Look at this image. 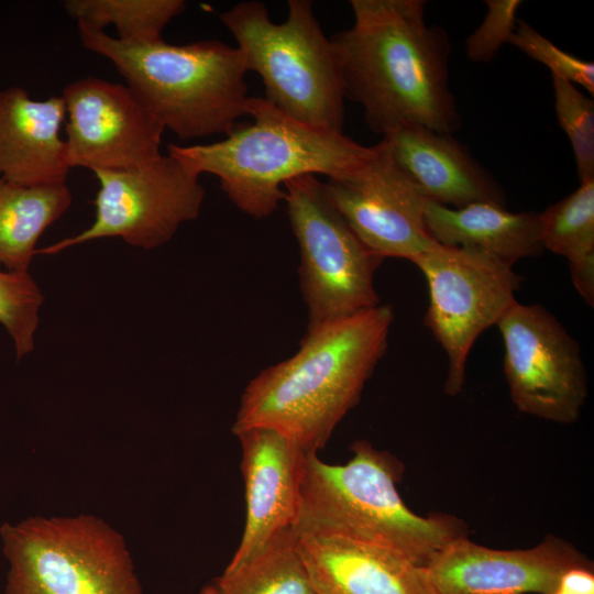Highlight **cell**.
<instances>
[{
    "instance_id": "52a82bcc",
    "label": "cell",
    "mask_w": 594,
    "mask_h": 594,
    "mask_svg": "<svg viewBox=\"0 0 594 594\" xmlns=\"http://www.w3.org/2000/svg\"><path fill=\"white\" fill-rule=\"evenodd\" d=\"M0 537L6 594H142L123 537L101 518L30 517Z\"/></svg>"
},
{
    "instance_id": "83f0119b",
    "label": "cell",
    "mask_w": 594,
    "mask_h": 594,
    "mask_svg": "<svg viewBox=\"0 0 594 594\" xmlns=\"http://www.w3.org/2000/svg\"><path fill=\"white\" fill-rule=\"evenodd\" d=\"M575 594H594V574L592 568L574 566L560 578L558 587Z\"/></svg>"
},
{
    "instance_id": "f1b7e54d",
    "label": "cell",
    "mask_w": 594,
    "mask_h": 594,
    "mask_svg": "<svg viewBox=\"0 0 594 594\" xmlns=\"http://www.w3.org/2000/svg\"><path fill=\"white\" fill-rule=\"evenodd\" d=\"M552 594H575V593L568 592V591L561 590V588H557Z\"/></svg>"
},
{
    "instance_id": "4fadbf2b",
    "label": "cell",
    "mask_w": 594,
    "mask_h": 594,
    "mask_svg": "<svg viewBox=\"0 0 594 594\" xmlns=\"http://www.w3.org/2000/svg\"><path fill=\"white\" fill-rule=\"evenodd\" d=\"M326 195L359 239L377 256L415 262L432 243L425 198L377 143L358 167L323 183Z\"/></svg>"
},
{
    "instance_id": "3957f363",
    "label": "cell",
    "mask_w": 594,
    "mask_h": 594,
    "mask_svg": "<svg viewBox=\"0 0 594 594\" xmlns=\"http://www.w3.org/2000/svg\"><path fill=\"white\" fill-rule=\"evenodd\" d=\"M344 464H329L318 452L302 455L297 534L336 536L385 547L426 566L447 543L466 536L452 516L415 514L400 497L403 464L386 451L359 440Z\"/></svg>"
},
{
    "instance_id": "6da1fadb",
    "label": "cell",
    "mask_w": 594,
    "mask_h": 594,
    "mask_svg": "<svg viewBox=\"0 0 594 594\" xmlns=\"http://www.w3.org/2000/svg\"><path fill=\"white\" fill-rule=\"evenodd\" d=\"M354 22L331 38L345 98L382 135L404 125L440 133L461 118L449 82L450 41L427 24L421 0H352Z\"/></svg>"
},
{
    "instance_id": "d4e9b609",
    "label": "cell",
    "mask_w": 594,
    "mask_h": 594,
    "mask_svg": "<svg viewBox=\"0 0 594 594\" xmlns=\"http://www.w3.org/2000/svg\"><path fill=\"white\" fill-rule=\"evenodd\" d=\"M554 110L573 148L580 183L594 179V102L571 81L552 76Z\"/></svg>"
},
{
    "instance_id": "7c38bea8",
    "label": "cell",
    "mask_w": 594,
    "mask_h": 594,
    "mask_svg": "<svg viewBox=\"0 0 594 594\" xmlns=\"http://www.w3.org/2000/svg\"><path fill=\"white\" fill-rule=\"evenodd\" d=\"M61 97L70 168L131 169L162 155L165 128L127 85L87 76L66 85Z\"/></svg>"
},
{
    "instance_id": "9a60e30c",
    "label": "cell",
    "mask_w": 594,
    "mask_h": 594,
    "mask_svg": "<svg viewBox=\"0 0 594 594\" xmlns=\"http://www.w3.org/2000/svg\"><path fill=\"white\" fill-rule=\"evenodd\" d=\"M241 447L245 522L227 569L255 557L282 531L294 528L304 452L284 433L251 427L234 433Z\"/></svg>"
},
{
    "instance_id": "ba28073f",
    "label": "cell",
    "mask_w": 594,
    "mask_h": 594,
    "mask_svg": "<svg viewBox=\"0 0 594 594\" xmlns=\"http://www.w3.org/2000/svg\"><path fill=\"white\" fill-rule=\"evenodd\" d=\"M300 251V288L311 330L381 305L374 275L383 258L354 233L315 175L284 185Z\"/></svg>"
},
{
    "instance_id": "4316f807",
    "label": "cell",
    "mask_w": 594,
    "mask_h": 594,
    "mask_svg": "<svg viewBox=\"0 0 594 594\" xmlns=\"http://www.w3.org/2000/svg\"><path fill=\"white\" fill-rule=\"evenodd\" d=\"M487 13L480 26L468 37L465 53L469 59L486 63L495 58L516 29V15L521 1L486 0Z\"/></svg>"
},
{
    "instance_id": "7402d4cb",
    "label": "cell",
    "mask_w": 594,
    "mask_h": 594,
    "mask_svg": "<svg viewBox=\"0 0 594 594\" xmlns=\"http://www.w3.org/2000/svg\"><path fill=\"white\" fill-rule=\"evenodd\" d=\"M199 594H317L294 528L277 535L255 557L205 585Z\"/></svg>"
},
{
    "instance_id": "484cf974",
    "label": "cell",
    "mask_w": 594,
    "mask_h": 594,
    "mask_svg": "<svg viewBox=\"0 0 594 594\" xmlns=\"http://www.w3.org/2000/svg\"><path fill=\"white\" fill-rule=\"evenodd\" d=\"M509 43L546 65L552 76L564 78L594 92V64L558 47L525 21H518Z\"/></svg>"
},
{
    "instance_id": "30bf717a",
    "label": "cell",
    "mask_w": 594,
    "mask_h": 594,
    "mask_svg": "<svg viewBox=\"0 0 594 594\" xmlns=\"http://www.w3.org/2000/svg\"><path fill=\"white\" fill-rule=\"evenodd\" d=\"M94 173L99 183L94 222L76 235L36 250V255L57 254L105 238L153 250L166 244L201 210L205 188L199 175L168 153L140 167Z\"/></svg>"
},
{
    "instance_id": "603a6c76",
    "label": "cell",
    "mask_w": 594,
    "mask_h": 594,
    "mask_svg": "<svg viewBox=\"0 0 594 594\" xmlns=\"http://www.w3.org/2000/svg\"><path fill=\"white\" fill-rule=\"evenodd\" d=\"M66 13L78 26L105 31L113 25L119 41L132 44L162 40L166 25L186 8L183 0H66Z\"/></svg>"
},
{
    "instance_id": "8992f818",
    "label": "cell",
    "mask_w": 594,
    "mask_h": 594,
    "mask_svg": "<svg viewBox=\"0 0 594 594\" xmlns=\"http://www.w3.org/2000/svg\"><path fill=\"white\" fill-rule=\"evenodd\" d=\"M282 23L264 3L242 1L219 14L234 36L248 72L256 73L265 99L310 127L343 133L344 85L332 43L309 0H289Z\"/></svg>"
},
{
    "instance_id": "9c48e42d",
    "label": "cell",
    "mask_w": 594,
    "mask_h": 594,
    "mask_svg": "<svg viewBox=\"0 0 594 594\" xmlns=\"http://www.w3.org/2000/svg\"><path fill=\"white\" fill-rule=\"evenodd\" d=\"M414 264L429 289L425 324L448 360L444 391L455 396L463 388L474 342L517 301L522 278L513 265L490 254L437 241Z\"/></svg>"
},
{
    "instance_id": "277c9868",
    "label": "cell",
    "mask_w": 594,
    "mask_h": 594,
    "mask_svg": "<svg viewBox=\"0 0 594 594\" xmlns=\"http://www.w3.org/2000/svg\"><path fill=\"white\" fill-rule=\"evenodd\" d=\"M252 123H237L227 138L209 144H168L167 153L197 175L212 174L241 211L255 219L273 215L284 201V185L305 175L346 173L374 153L343 133L302 123L270 103L250 97Z\"/></svg>"
},
{
    "instance_id": "2e32d148",
    "label": "cell",
    "mask_w": 594,
    "mask_h": 594,
    "mask_svg": "<svg viewBox=\"0 0 594 594\" xmlns=\"http://www.w3.org/2000/svg\"><path fill=\"white\" fill-rule=\"evenodd\" d=\"M296 535L317 594H437L426 568L397 551L336 536Z\"/></svg>"
},
{
    "instance_id": "8fae6325",
    "label": "cell",
    "mask_w": 594,
    "mask_h": 594,
    "mask_svg": "<svg viewBox=\"0 0 594 594\" xmlns=\"http://www.w3.org/2000/svg\"><path fill=\"white\" fill-rule=\"evenodd\" d=\"M496 326L516 408L552 422L576 421L587 396V374L575 339L539 304L516 301Z\"/></svg>"
},
{
    "instance_id": "cb8c5ba5",
    "label": "cell",
    "mask_w": 594,
    "mask_h": 594,
    "mask_svg": "<svg viewBox=\"0 0 594 594\" xmlns=\"http://www.w3.org/2000/svg\"><path fill=\"white\" fill-rule=\"evenodd\" d=\"M43 301L30 272L0 271V323L13 341L16 359L34 349Z\"/></svg>"
},
{
    "instance_id": "e0dca14e",
    "label": "cell",
    "mask_w": 594,
    "mask_h": 594,
    "mask_svg": "<svg viewBox=\"0 0 594 594\" xmlns=\"http://www.w3.org/2000/svg\"><path fill=\"white\" fill-rule=\"evenodd\" d=\"M378 144L427 200L450 208L480 201L506 206L498 183L452 134L410 124L384 134Z\"/></svg>"
},
{
    "instance_id": "ffe728a7",
    "label": "cell",
    "mask_w": 594,
    "mask_h": 594,
    "mask_svg": "<svg viewBox=\"0 0 594 594\" xmlns=\"http://www.w3.org/2000/svg\"><path fill=\"white\" fill-rule=\"evenodd\" d=\"M72 201L66 183L25 186L0 177V266L29 272L37 241Z\"/></svg>"
},
{
    "instance_id": "7a4b0ae2",
    "label": "cell",
    "mask_w": 594,
    "mask_h": 594,
    "mask_svg": "<svg viewBox=\"0 0 594 594\" xmlns=\"http://www.w3.org/2000/svg\"><path fill=\"white\" fill-rule=\"evenodd\" d=\"M393 320L392 307L381 304L307 330L294 355L246 385L233 433L266 427L304 452L324 448L386 352Z\"/></svg>"
},
{
    "instance_id": "ac0fdd59",
    "label": "cell",
    "mask_w": 594,
    "mask_h": 594,
    "mask_svg": "<svg viewBox=\"0 0 594 594\" xmlns=\"http://www.w3.org/2000/svg\"><path fill=\"white\" fill-rule=\"evenodd\" d=\"M64 120L61 96L36 100L22 87L0 90V177L25 186L65 184L72 168Z\"/></svg>"
},
{
    "instance_id": "d6986e66",
    "label": "cell",
    "mask_w": 594,
    "mask_h": 594,
    "mask_svg": "<svg viewBox=\"0 0 594 594\" xmlns=\"http://www.w3.org/2000/svg\"><path fill=\"white\" fill-rule=\"evenodd\" d=\"M424 215L429 234L443 245L477 250L510 265L543 251L539 213L487 201L450 208L426 199Z\"/></svg>"
},
{
    "instance_id": "44dd1931",
    "label": "cell",
    "mask_w": 594,
    "mask_h": 594,
    "mask_svg": "<svg viewBox=\"0 0 594 594\" xmlns=\"http://www.w3.org/2000/svg\"><path fill=\"white\" fill-rule=\"evenodd\" d=\"M543 250L569 262L572 283L594 305V179L539 213Z\"/></svg>"
},
{
    "instance_id": "5bb4252c",
    "label": "cell",
    "mask_w": 594,
    "mask_h": 594,
    "mask_svg": "<svg viewBox=\"0 0 594 594\" xmlns=\"http://www.w3.org/2000/svg\"><path fill=\"white\" fill-rule=\"evenodd\" d=\"M574 566L592 563L573 544L549 535L532 548L516 550L486 548L462 536L425 568L437 594H552Z\"/></svg>"
},
{
    "instance_id": "5b68a950",
    "label": "cell",
    "mask_w": 594,
    "mask_h": 594,
    "mask_svg": "<svg viewBox=\"0 0 594 594\" xmlns=\"http://www.w3.org/2000/svg\"><path fill=\"white\" fill-rule=\"evenodd\" d=\"M81 45L105 57L139 100L180 140L227 134L246 114L248 73L240 50L218 40L119 41L78 26Z\"/></svg>"
}]
</instances>
